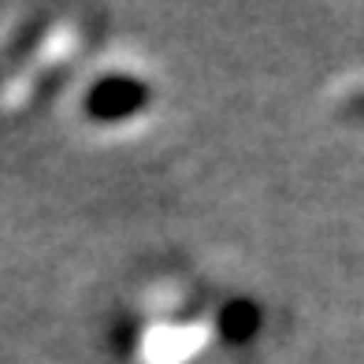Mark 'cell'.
I'll return each mask as SVG.
<instances>
[{
	"label": "cell",
	"mask_w": 364,
	"mask_h": 364,
	"mask_svg": "<svg viewBox=\"0 0 364 364\" xmlns=\"http://www.w3.org/2000/svg\"><path fill=\"white\" fill-rule=\"evenodd\" d=\"M264 346L260 297L182 268L138 279L108 320L112 364H260Z\"/></svg>",
	"instance_id": "1"
},
{
	"label": "cell",
	"mask_w": 364,
	"mask_h": 364,
	"mask_svg": "<svg viewBox=\"0 0 364 364\" xmlns=\"http://www.w3.org/2000/svg\"><path fill=\"white\" fill-rule=\"evenodd\" d=\"M108 41L90 8H23L0 23V127L63 108L86 63Z\"/></svg>",
	"instance_id": "2"
},
{
	"label": "cell",
	"mask_w": 364,
	"mask_h": 364,
	"mask_svg": "<svg viewBox=\"0 0 364 364\" xmlns=\"http://www.w3.org/2000/svg\"><path fill=\"white\" fill-rule=\"evenodd\" d=\"M164 108V75L156 63L112 38L101 45L75 90L63 101L68 123L101 141L130 138L145 123H153Z\"/></svg>",
	"instance_id": "3"
}]
</instances>
